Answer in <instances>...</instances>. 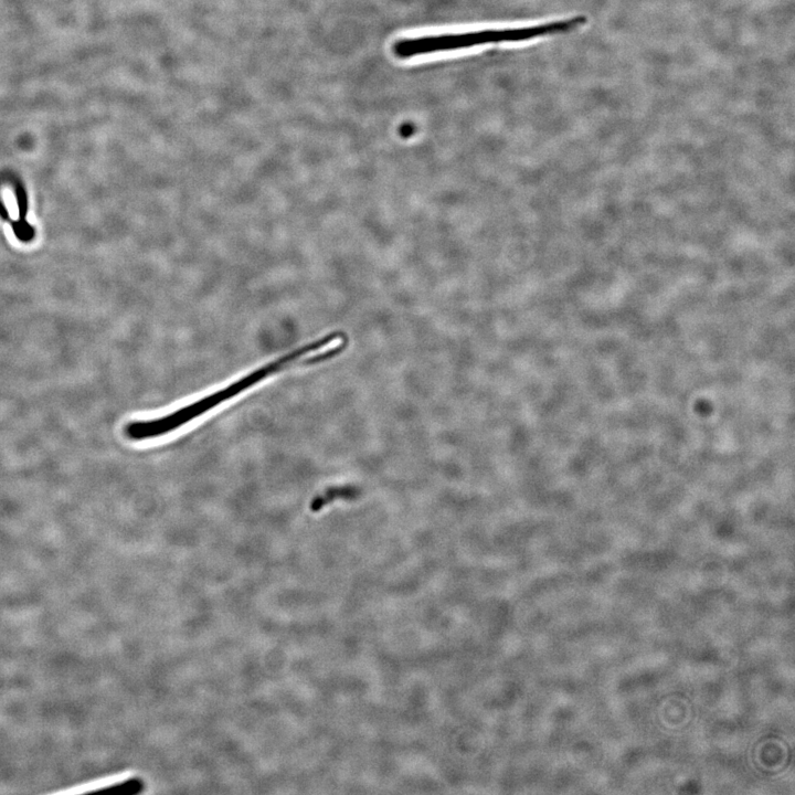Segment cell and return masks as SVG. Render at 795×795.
<instances>
[{"instance_id":"cell-3","label":"cell","mask_w":795,"mask_h":795,"mask_svg":"<svg viewBox=\"0 0 795 795\" xmlns=\"http://www.w3.org/2000/svg\"><path fill=\"white\" fill-rule=\"evenodd\" d=\"M359 495V489L353 486L330 487L315 496L310 501V511L318 512L335 499H352Z\"/></svg>"},{"instance_id":"cell-2","label":"cell","mask_w":795,"mask_h":795,"mask_svg":"<svg viewBox=\"0 0 795 795\" xmlns=\"http://www.w3.org/2000/svg\"><path fill=\"white\" fill-rule=\"evenodd\" d=\"M586 23L587 18L585 15H575L568 19L523 28L490 29L409 38L394 42L392 51L396 57L405 60L414 56L463 50L488 43L522 42L545 35L568 33L585 25Z\"/></svg>"},{"instance_id":"cell-4","label":"cell","mask_w":795,"mask_h":795,"mask_svg":"<svg viewBox=\"0 0 795 795\" xmlns=\"http://www.w3.org/2000/svg\"><path fill=\"white\" fill-rule=\"evenodd\" d=\"M3 200L6 203V206L9 211V214L11 219L17 220L19 218V206L17 203V200L14 198V194L10 189L3 190Z\"/></svg>"},{"instance_id":"cell-1","label":"cell","mask_w":795,"mask_h":795,"mask_svg":"<svg viewBox=\"0 0 795 795\" xmlns=\"http://www.w3.org/2000/svg\"><path fill=\"white\" fill-rule=\"evenodd\" d=\"M346 343L347 338L346 335L342 333H331L307 343L253 370L229 385L168 414L151 420H139L127 423L124 427L125 436L129 441L142 442L171 434L216 406L258 384L264 379L293 365H298L301 362L308 364L329 359L337 354Z\"/></svg>"}]
</instances>
